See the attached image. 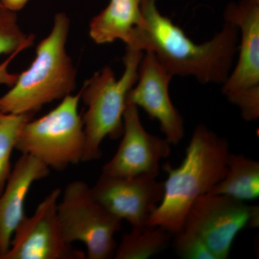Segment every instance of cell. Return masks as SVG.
<instances>
[{"instance_id":"6da1fadb","label":"cell","mask_w":259,"mask_h":259,"mask_svg":"<svg viewBox=\"0 0 259 259\" xmlns=\"http://www.w3.org/2000/svg\"><path fill=\"white\" fill-rule=\"evenodd\" d=\"M156 0H142V21L127 48L151 51L172 76H193L202 83L223 84L231 73L238 51V28L225 20L211 40L197 44L158 10Z\"/></svg>"},{"instance_id":"7a4b0ae2","label":"cell","mask_w":259,"mask_h":259,"mask_svg":"<svg viewBox=\"0 0 259 259\" xmlns=\"http://www.w3.org/2000/svg\"><path fill=\"white\" fill-rule=\"evenodd\" d=\"M229 153L226 139L204 124L197 125L180 166L173 168L166 163L163 166L167 173L164 192L148 226L161 227L171 235L180 231L196 199L208 193L226 175Z\"/></svg>"},{"instance_id":"3957f363","label":"cell","mask_w":259,"mask_h":259,"mask_svg":"<svg viewBox=\"0 0 259 259\" xmlns=\"http://www.w3.org/2000/svg\"><path fill=\"white\" fill-rule=\"evenodd\" d=\"M69 29L67 15L56 13L50 33L37 46L30 67L0 97V112L35 115L44 105L71 95L76 69L66 49Z\"/></svg>"},{"instance_id":"277c9868","label":"cell","mask_w":259,"mask_h":259,"mask_svg":"<svg viewBox=\"0 0 259 259\" xmlns=\"http://www.w3.org/2000/svg\"><path fill=\"white\" fill-rule=\"evenodd\" d=\"M144 54L127 48L123 58L125 69L120 79H116L110 66H105L83 83L79 93L88 110L82 117L85 136L82 161L101 158V145L105 138L115 139L122 136L127 95L137 81Z\"/></svg>"},{"instance_id":"5b68a950","label":"cell","mask_w":259,"mask_h":259,"mask_svg":"<svg viewBox=\"0 0 259 259\" xmlns=\"http://www.w3.org/2000/svg\"><path fill=\"white\" fill-rule=\"evenodd\" d=\"M80 100V93L68 95L47 115L29 120L20 131L15 149L57 171L82 161L85 136Z\"/></svg>"},{"instance_id":"8992f818","label":"cell","mask_w":259,"mask_h":259,"mask_svg":"<svg viewBox=\"0 0 259 259\" xmlns=\"http://www.w3.org/2000/svg\"><path fill=\"white\" fill-rule=\"evenodd\" d=\"M61 194L57 214L66 241L70 244L82 242L88 259L113 258L117 245L115 236L120 230L122 220L93 198L83 181L70 182Z\"/></svg>"},{"instance_id":"52a82bcc","label":"cell","mask_w":259,"mask_h":259,"mask_svg":"<svg viewBox=\"0 0 259 259\" xmlns=\"http://www.w3.org/2000/svg\"><path fill=\"white\" fill-rule=\"evenodd\" d=\"M224 18L238 27L241 42L238 60L223 83L222 93L239 108L245 120H256L259 117V0L230 3Z\"/></svg>"},{"instance_id":"ba28073f","label":"cell","mask_w":259,"mask_h":259,"mask_svg":"<svg viewBox=\"0 0 259 259\" xmlns=\"http://www.w3.org/2000/svg\"><path fill=\"white\" fill-rule=\"evenodd\" d=\"M258 206L207 193L191 206L182 228L199 236L215 259H227L238 233L245 227L258 228Z\"/></svg>"},{"instance_id":"9c48e42d","label":"cell","mask_w":259,"mask_h":259,"mask_svg":"<svg viewBox=\"0 0 259 259\" xmlns=\"http://www.w3.org/2000/svg\"><path fill=\"white\" fill-rule=\"evenodd\" d=\"M61 195L54 189L37 206L32 215H25L13 233L8 253L1 259H84L87 255L64 239L57 214Z\"/></svg>"},{"instance_id":"30bf717a","label":"cell","mask_w":259,"mask_h":259,"mask_svg":"<svg viewBox=\"0 0 259 259\" xmlns=\"http://www.w3.org/2000/svg\"><path fill=\"white\" fill-rule=\"evenodd\" d=\"M93 198L132 228L148 226L151 214L163 198V182L151 175L115 177L102 173L90 187Z\"/></svg>"},{"instance_id":"8fae6325","label":"cell","mask_w":259,"mask_h":259,"mask_svg":"<svg viewBox=\"0 0 259 259\" xmlns=\"http://www.w3.org/2000/svg\"><path fill=\"white\" fill-rule=\"evenodd\" d=\"M122 136L115 154L104 165L102 173L115 177H157L160 163L171 154V144L146 131L139 107L133 104L126 105Z\"/></svg>"},{"instance_id":"7c38bea8","label":"cell","mask_w":259,"mask_h":259,"mask_svg":"<svg viewBox=\"0 0 259 259\" xmlns=\"http://www.w3.org/2000/svg\"><path fill=\"white\" fill-rule=\"evenodd\" d=\"M172 77L153 52L145 51L137 81L129 92L126 103L142 107L149 117L158 121L165 139L176 145L185 136V125L170 97Z\"/></svg>"},{"instance_id":"4fadbf2b","label":"cell","mask_w":259,"mask_h":259,"mask_svg":"<svg viewBox=\"0 0 259 259\" xmlns=\"http://www.w3.org/2000/svg\"><path fill=\"white\" fill-rule=\"evenodd\" d=\"M49 174L50 168L31 155L23 153L15 163L0 194V259L9 250L13 233L25 217L29 190Z\"/></svg>"},{"instance_id":"5bb4252c","label":"cell","mask_w":259,"mask_h":259,"mask_svg":"<svg viewBox=\"0 0 259 259\" xmlns=\"http://www.w3.org/2000/svg\"><path fill=\"white\" fill-rule=\"evenodd\" d=\"M142 0H110L90 23V37L97 44L120 40L127 44L133 32L142 21Z\"/></svg>"},{"instance_id":"9a60e30c","label":"cell","mask_w":259,"mask_h":259,"mask_svg":"<svg viewBox=\"0 0 259 259\" xmlns=\"http://www.w3.org/2000/svg\"><path fill=\"white\" fill-rule=\"evenodd\" d=\"M209 194L228 196L245 202L259 196V163L243 154L230 152L224 177L213 186Z\"/></svg>"},{"instance_id":"2e32d148","label":"cell","mask_w":259,"mask_h":259,"mask_svg":"<svg viewBox=\"0 0 259 259\" xmlns=\"http://www.w3.org/2000/svg\"><path fill=\"white\" fill-rule=\"evenodd\" d=\"M172 236L173 235L161 227L147 226L141 228H132L130 233H126L122 236L113 258H151L166 248Z\"/></svg>"},{"instance_id":"e0dca14e","label":"cell","mask_w":259,"mask_h":259,"mask_svg":"<svg viewBox=\"0 0 259 259\" xmlns=\"http://www.w3.org/2000/svg\"><path fill=\"white\" fill-rule=\"evenodd\" d=\"M34 116L33 114L16 115L0 112V194L11 172L10 158L20 131Z\"/></svg>"},{"instance_id":"ac0fdd59","label":"cell","mask_w":259,"mask_h":259,"mask_svg":"<svg viewBox=\"0 0 259 259\" xmlns=\"http://www.w3.org/2000/svg\"><path fill=\"white\" fill-rule=\"evenodd\" d=\"M35 35L25 33L18 23L16 13L0 9V56L10 55L31 47Z\"/></svg>"},{"instance_id":"d6986e66","label":"cell","mask_w":259,"mask_h":259,"mask_svg":"<svg viewBox=\"0 0 259 259\" xmlns=\"http://www.w3.org/2000/svg\"><path fill=\"white\" fill-rule=\"evenodd\" d=\"M173 236L174 248L180 258L215 259L205 243L192 232L182 228Z\"/></svg>"},{"instance_id":"ffe728a7","label":"cell","mask_w":259,"mask_h":259,"mask_svg":"<svg viewBox=\"0 0 259 259\" xmlns=\"http://www.w3.org/2000/svg\"><path fill=\"white\" fill-rule=\"evenodd\" d=\"M24 50H18L8 56L4 61L0 64V85H7L12 87L17 81L18 74H13L9 71L10 65L14 60L17 56Z\"/></svg>"},{"instance_id":"44dd1931","label":"cell","mask_w":259,"mask_h":259,"mask_svg":"<svg viewBox=\"0 0 259 259\" xmlns=\"http://www.w3.org/2000/svg\"><path fill=\"white\" fill-rule=\"evenodd\" d=\"M30 0H0V4L5 9L16 13L23 10Z\"/></svg>"},{"instance_id":"7402d4cb","label":"cell","mask_w":259,"mask_h":259,"mask_svg":"<svg viewBox=\"0 0 259 259\" xmlns=\"http://www.w3.org/2000/svg\"><path fill=\"white\" fill-rule=\"evenodd\" d=\"M3 8H3V7L2 6V5L0 4V9H3ZM4 9H5V8H4Z\"/></svg>"}]
</instances>
